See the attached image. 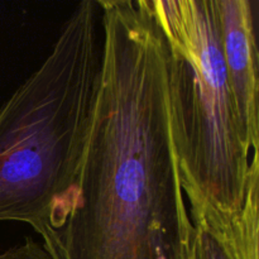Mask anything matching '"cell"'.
Masks as SVG:
<instances>
[{"label":"cell","instance_id":"cell-5","mask_svg":"<svg viewBox=\"0 0 259 259\" xmlns=\"http://www.w3.org/2000/svg\"><path fill=\"white\" fill-rule=\"evenodd\" d=\"M194 227L189 259H259V158H252L244 205L239 212L223 214L205 201H192Z\"/></svg>","mask_w":259,"mask_h":259},{"label":"cell","instance_id":"cell-3","mask_svg":"<svg viewBox=\"0 0 259 259\" xmlns=\"http://www.w3.org/2000/svg\"><path fill=\"white\" fill-rule=\"evenodd\" d=\"M166 39L169 132L184 194L233 215L252 158L240 134L222 51L217 0H151Z\"/></svg>","mask_w":259,"mask_h":259},{"label":"cell","instance_id":"cell-2","mask_svg":"<svg viewBox=\"0 0 259 259\" xmlns=\"http://www.w3.org/2000/svg\"><path fill=\"white\" fill-rule=\"evenodd\" d=\"M98 0L63 23L48 57L0 106V222L45 233L75 182L100 83Z\"/></svg>","mask_w":259,"mask_h":259},{"label":"cell","instance_id":"cell-4","mask_svg":"<svg viewBox=\"0 0 259 259\" xmlns=\"http://www.w3.org/2000/svg\"><path fill=\"white\" fill-rule=\"evenodd\" d=\"M222 51L230 90L248 151L259 144L258 0H217Z\"/></svg>","mask_w":259,"mask_h":259},{"label":"cell","instance_id":"cell-1","mask_svg":"<svg viewBox=\"0 0 259 259\" xmlns=\"http://www.w3.org/2000/svg\"><path fill=\"white\" fill-rule=\"evenodd\" d=\"M100 83L75 182L40 238L50 259H189L194 227L169 132L166 39L151 0H98Z\"/></svg>","mask_w":259,"mask_h":259},{"label":"cell","instance_id":"cell-6","mask_svg":"<svg viewBox=\"0 0 259 259\" xmlns=\"http://www.w3.org/2000/svg\"><path fill=\"white\" fill-rule=\"evenodd\" d=\"M0 259H50L43 245L38 244L33 238H25L20 244L0 250Z\"/></svg>","mask_w":259,"mask_h":259}]
</instances>
